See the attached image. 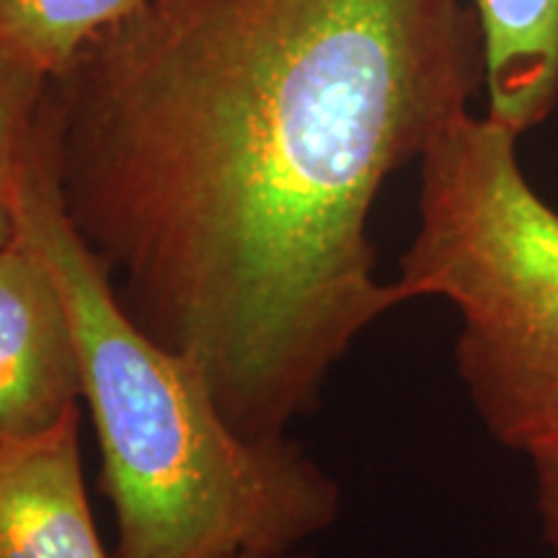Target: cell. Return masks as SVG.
<instances>
[{
    "label": "cell",
    "instance_id": "obj_1",
    "mask_svg": "<svg viewBox=\"0 0 558 558\" xmlns=\"http://www.w3.org/2000/svg\"><path fill=\"white\" fill-rule=\"evenodd\" d=\"M486 86L469 0H143L47 88L117 298L248 439H284L401 305L367 222Z\"/></svg>",
    "mask_w": 558,
    "mask_h": 558
},
{
    "label": "cell",
    "instance_id": "obj_2",
    "mask_svg": "<svg viewBox=\"0 0 558 558\" xmlns=\"http://www.w3.org/2000/svg\"><path fill=\"white\" fill-rule=\"evenodd\" d=\"M9 207L78 341L117 558L284 556L333 525L341 492L329 473L288 437H243L197 367L124 311L62 199L47 94L13 160Z\"/></svg>",
    "mask_w": 558,
    "mask_h": 558
},
{
    "label": "cell",
    "instance_id": "obj_3",
    "mask_svg": "<svg viewBox=\"0 0 558 558\" xmlns=\"http://www.w3.org/2000/svg\"><path fill=\"white\" fill-rule=\"evenodd\" d=\"M418 228L401 303L460 313L456 362L481 422L527 456L558 445V209L522 173L518 135L460 114L418 158Z\"/></svg>",
    "mask_w": 558,
    "mask_h": 558
},
{
    "label": "cell",
    "instance_id": "obj_4",
    "mask_svg": "<svg viewBox=\"0 0 558 558\" xmlns=\"http://www.w3.org/2000/svg\"><path fill=\"white\" fill-rule=\"evenodd\" d=\"M81 403L65 300L39 256L13 235L0 248V445L52 429Z\"/></svg>",
    "mask_w": 558,
    "mask_h": 558
},
{
    "label": "cell",
    "instance_id": "obj_5",
    "mask_svg": "<svg viewBox=\"0 0 558 558\" xmlns=\"http://www.w3.org/2000/svg\"><path fill=\"white\" fill-rule=\"evenodd\" d=\"M0 558H111L83 478L81 407L37 437L0 445Z\"/></svg>",
    "mask_w": 558,
    "mask_h": 558
},
{
    "label": "cell",
    "instance_id": "obj_6",
    "mask_svg": "<svg viewBox=\"0 0 558 558\" xmlns=\"http://www.w3.org/2000/svg\"><path fill=\"white\" fill-rule=\"evenodd\" d=\"M486 50L488 117L514 132L558 107V0H469Z\"/></svg>",
    "mask_w": 558,
    "mask_h": 558
},
{
    "label": "cell",
    "instance_id": "obj_7",
    "mask_svg": "<svg viewBox=\"0 0 558 558\" xmlns=\"http://www.w3.org/2000/svg\"><path fill=\"white\" fill-rule=\"evenodd\" d=\"M143 0H0V39L50 78L86 41Z\"/></svg>",
    "mask_w": 558,
    "mask_h": 558
},
{
    "label": "cell",
    "instance_id": "obj_8",
    "mask_svg": "<svg viewBox=\"0 0 558 558\" xmlns=\"http://www.w3.org/2000/svg\"><path fill=\"white\" fill-rule=\"evenodd\" d=\"M50 75L0 39V248L13 239L9 177L19 145L45 99Z\"/></svg>",
    "mask_w": 558,
    "mask_h": 558
},
{
    "label": "cell",
    "instance_id": "obj_9",
    "mask_svg": "<svg viewBox=\"0 0 558 558\" xmlns=\"http://www.w3.org/2000/svg\"><path fill=\"white\" fill-rule=\"evenodd\" d=\"M535 481H538V509L548 546L558 558V445L533 452Z\"/></svg>",
    "mask_w": 558,
    "mask_h": 558
},
{
    "label": "cell",
    "instance_id": "obj_10",
    "mask_svg": "<svg viewBox=\"0 0 558 558\" xmlns=\"http://www.w3.org/2000/svg\"><path fill=\"white\" fill-rule=\"evenodd\" d=\"M230 558H308V556H303V554H284V556H230Z\"/></svg>",
    "mask_w": 558,
    "mask_h": 558
}]
</instances>
